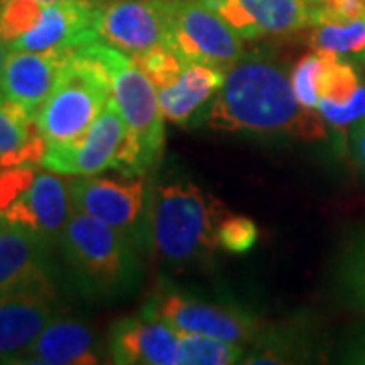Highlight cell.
Here are the masks:
<instances>
[{
	"instance_id": "6da1fadb",
	"label": "cell",
	"mask_w": 365,
	"mask_h": 365,
	"mask_svg": "<svg viewBox=\"0 0 365 365\" xmlns=\"http://www.w3.org/2000/svg\"><path fill=\"white\" fill-rule=\"evenodd\" d=\"M201 126L215 132L282 134L300 140H325L323 116L297 100L292 81L278 63L262 57H242L225 73Z\"/></svg>"
},
{
	"instance_id": "7a4b0ae2",
	"label": "cell",
	"mask_w": 365,
	"mask_h": 365,
	"mask_svg": "<svg viewBox=\"0 0 365 365\" xmlns=\"http://www.w3.org/2000/svg\"><path fill=\"white\" fill-rule=\"evenodd\" d=\"M227 215L217 197L189 179L160 182L150 197L153 248L175 268L209 260L220 248L217 232Z\"/></svg>"
},
{
	"instance_id": "3957f363",
	"label": "cell",
	"mask_w": 365,
	"mask_h": 365,
	"mask_svg": "<svg viewBox=\"0 0 365 365\" xmlns=\"http://www.w3.org/2000/svg\"><path fill=\"white\" fill-rule=\"evenodd\" d=\"M81 49L106 71L112 98L116 100L118 110L128 128L116 169L122 175L143 177L157 163L165 146V116L158 104L157 88L128 53L104 41H93Z\"/></svg>"
},
{
	"instance_id": "277c9868",
	"label": "cell",
	"mask_w": 365,
	"mask_h": 365,
	"mask_svg": "<svg viewBox=\"0 0 365 365\" xmlns=\"http://www.w3.org/2000/svg\"><path fill=\"white\" fill-rule=\"evenodd\" d=\"M59 246L76 282L90 297H118L138 282V248L122 232L88 213L73 209Z\"/></svg>"
},
{
	"instance_id": "5b68a950",
	"label": "cell",
	"mask_w": 365,
	"mask_h": 365,
	"mask_svg": "<svg viewBox=\"0 0 365 365\" xmlns=\"http://www.w3.org/2000/svg\"><path fill=\"white\" fill-rule=\"evenodd\" d=\"M110 96V79L102 66L81 47L73 49L35 116L45 146H59L79 138L104 110Z\"/></svg>"
},
{
	"instance_id": "8992f818",
	"label": "cell",
	"mask_w": 365,
	"mask_h": 365,
	"mask_svg": "<svg viewBox=\"0 0 365 365\" xmlns=\"http://www.w3.org/2000/svg\"><path fill=\"white\" fill-rule=\"evenodd\" d=\"M71 203L76 211L88 213L122 232L136 248L150 242V209H146L143 177H78L69 181Z\"/></svg>"
},
{
	"instance_id": "52a82bcc",
	"label": "cell",
	"mask_w": 365,
	"mask_h": 365,
	"mask_svg": "<svg viewBox=\"0 0 365 365\" xmlns=\"http://www.w3.org/2000/svg\"><path fill=\"white\" fill-rule=\"evenodd\" d=\"M170 49L227 71L244 57V39L203 0H175Z\"/></svg>"
},
{
	"instance_id": "ba28073f",
	"label": "cell",
	"mask_w": 365,
	"mask_h": 365,
	"mask_svg": "<svg viewBox=\"0 0 365 365\" xmlns=\"http://www.w3.org/2000/svg\"><path fill=\"white\" fill-rule=\"evenodd\" d=\"M143 314L173 327L179 333L205 335L237 343L256 339L262 333L260 321L246 311L189 299L173 290L155 292L153 299L144 304Z\"/></svg>"
},
{
	"instance_id": "9c48e42d",
	"label": "cell",
	"mask_w": 365,
	"mask_h": 365,
	"mask_svg": "<svg viewBox=\"0 0 365 365\" xmlns=\"http://www.w3.org/2000/svg\"><path fill=\"white\" fill-rule=\"evenodd\" d=\"M175 0H104L98 4V39L136 55L170 47Z\"/></svg>"
},
{
	"instance_id": "30bf717a",
	"label": "cell",
	"mask_w": 365,
	"mask_h": 365,
	"mask_svg": "<svg viewBox=\"0 0 365 365\" xmlns=\"http://www.w3.org/2000/svg\"><path fill=\"white\" fill-rule=\"evenodd\" d=\"M126 136L128 128L118 110L116 100L110 96L104 110L88 130L71 143L47 146L39 165L67 177H88L106 169H116Z\"/></svg>"
},
{
	"instance_id": "8fae6325",
	"label": "cell",
	"mask_w": 365,
	"mask_h": 365,
	"mask_svg": "<svg viewBox=\"0 0 365 365\" xmlns=\"http://www.w3.org/2000/svg\"><path fill=\"white\" fill-rule=\"evenodd\" d=\"M66 314L53 280L0 294V364L14 359L37 339L41 331Z\"/></svg>"
},
{
	"instance_id": "7c38bea8",
	"label": "cell",
	"mask_w": 365,
	"mask_h": 365,
	"mask_svg": "<svg viewBox=\"0 0 365 365\" xmlns=\"http://www.w3.org/2000/svg\"><path fill=\"white\" fill-rule=\"evenodd\" d=\"M242 39L290 35L313 26V0H203Z\"/></svg>"
},
{
	"instance_id": "4fadbf2b",
	"label": "cell",
	"mask_w": 365,
	"mask_h": 365,
	"mask_svg": "<svg viewBox=\"0 0 365 365\" xmlns=\"http://www.w3.org/2000/svg\"><path fill=\"white\" fill-rule=\"evenodd\" d=\"M73 215V203L69 182L57 173H39L31 185L2 211L6 222L25 225L43 235L51 246H59L69 217Z\"/></svg>"
},
{
	"instance_id": "5bb4252c",
	"label": "cell",
	"mask_w": 365,
	"mask_h": 365,
	"mask_svg": "<svg viewBox=\"0 0 365 365\" xmlns=\"http://www.w3.org/2000/svg\"><path fill=\"white\" fill-rule=\"evenodd\" d=\"M100 2L61 0L43 2L37 25L14 43L11 51H53L79 49L98 39L96 16Z\"/></svg>"
},
{
	"instance_id": "9a60e30c",
	"label": "cell",
	"mask_w": 365,
	"mask_h": 365,
	"mask_svg": "<svg viewBox=\"0 0 365 365\" xmlns=\"http://www.w3.org/2000/svg\"><path fill=\"white\" fill-rule=\"evenodd\" d=\"M179 341L181 333L157 319L124 317L108 333V355L118 365H179Z\"/></svg>"
},
{
	"instance_id": "2e32d148",
	"label": "cell",
	"mask_w": 365,
	"mask_h": 365,
	"mask_svg": "<svg viewBox=\"0 0 365 365\" xmlns=\"http://www.w3.org/2000/svg\"><path fill=\"white\" fill-rule=\"evenodd\" d=\"M73 49L53 51H11L0 81V91L23 106L31 116H37L39 108L55 88Z\"/></svg>"
},
{
	"instance_id": "e0dca14e",
	"label": "cell",
	"mask_w": 365,
	"mask_h": 365,
	"mask_svg": "<svg viewBox=\"0 0 365 365\" xmlns=\"http://www.w3.org/2000/svg\"><path fill=\"white\" fill-rule=\"evenodd\" d=\"M51 244L25 225L0 222V294L51 278Z\"/></svg>"
},
{
	"instance_id": "ac0fdd59",
	"label": "cell",
	"mask_w": 365,
	"mask_h": 365,
	"mask_svg": "<svg viewBox=\"0 0 365 365\" xmlns=\"http://www.w3.org/2000/svg\"><path fill=\"white\" fill-rule=\"evenodd\" d=\"M14 364L93 365L100 364V353L90 325L61 314L41 331L39 337L14 359Z\"/></svg>"
},
{
	"instance_id": "d6986e66",
	"label": "cell",
	"mask_w": 365,
	"mask_h": 365,
	"mask_svg": "<svg viewBox=\"0 0 365 365\" xmlns=\"http://www.w3.org/2000/svg\"><path fill=\"white\" fill-rule=\"evenodd\" d=\"M225 81V71L220 67L185 61L179 79L158 91V104L165 120L173 124H189L203 106L215 98Z\"/></svg>"
},
{
	"instance_id": "ffe728a7",
	"label": "cell",
	"mask_w": 365,
	"mask_h": 365,
	"mask_svg": "<svg viewBox=\"0 0 365 365\" xmlns=\"http://www.w3.org/2000/svg\"><path fill=\"white\" fill-rule=\"evenodd\" d=\"M45 148L35 116L0 91V169L41 163Z\"/></svg>"
},
{
	"instance_id": "44dd1931",
	"label": "cell",
	"mask_w": 365,
	"mask_h": 365,
	"mask_svg": "<svg viewBox=\"0 0 365 365\" xmlns=\"http://www.w3.org/2000/svg\"><path fill=\"white\" fill-rule=\"evenodd\" d=\"M246 353L237 341L181 333L179 365H232L244 364Z\"/></svg>"
},
{
	"instance_id": "7402d4cb",
	"label": "cell",
	"mask_w": 365,
	"mask_h": 365,
	"mask_svg": "<svg viewBox=\"0 0 365 365\" xmlns=\"http://www.w3.org/2000/svg\"><path fill=\"white\" fill-rule=\"evenodd\" d=\"M309 43L314 51H331L337 55H364L365 16L347 23H317Z\"/></svg>"
},
{
	"instance_id": "603a6c76",
	"label": "cell",
	"mask_w": 365,
	"mask_h": 365,
	"mask_svg": "<svg viewBox=\"0 0 365 365\" xmlns=\"http://www.w3.org/2000/svg\"><path fill=\"white\" fill-rule=\"evenodd\" d=\"M323 53V69H321V79H319V98L333 104L349 102L357 90L364 86L357 69L347 61H341L337 53Z\"/></svg>"
},
{
	"instance_id": "cb8c5ba5",
	"label": "cell",
	"mask_w": 365,
	"mask_h": 365,
	"mask_svg": "<svg viewBox=\"0 0 365 365\" xmlns=\"http://www.w3.org/2000/svg\"><path fill=\"white\" fill-rule=\"evenodd\" d=\"M339 282L347 302L365 313V232L345 250L339 266Z\"/></svg>"
},
{
	"instance_id": "d4e9b609",
	"label": "cell",
	"mask_w": 365,
	"mask_h": 365,
	"mask_svg": "<svg viewBox=\"0 0 365 365\" xmlns=\"http://www.w3.org/2000/svg\"><path fill=\"white\" fill-rule=\"evenodd\" d=\"M132 59L155 83L157 90L173 86L185 67V59L177 51H173L170 47H158V49H150V51L136 53V55H132Z\"/></svg>"
},
{
	"instance_id": "484cf974",
	"label": "cell",
	"mask_w": 365,
	"mask_h": 365,
	"mask_svg": "<svg viewBox=\"0 0 365 365\" xmlns=\"http://www.w3.org/2000/svg\"><path fill=\"white\" fill-rule=\"evenodd\" d=\"M321 69H323V53L314 51L304 55L299 63L292 69V90L300 104L304 108L317 110L319 104V79H321Z\"/></svg>"
},
{
	"instance_id": "4316f807",
	"label": "cell",
	"mask_w": 365,
	"mask_h": 365,
	"mask_svg": "<svg viewBox=\"0 0 365 365\" xmlns=\"http://www.w3.org/2000/svg\"><path fill=\"white\" fill-rule=\"evenodd\" d=\"M220 248L232 254H246L258 244V225L246 215H227L220 225Z\"/></svg>"
},
{
	"instance_id": "83f0119b",
	"label": "cell",
	"mask_w": 365,
	"mask_h": 365,
	"mask_svg": "<svg viewBox=\"0 0 365 365\" xmlns=\"http://www.w3.org/2000/svg\"><path fill=\"white\" fill-rule=\"evenodd\" d=\"M317 112L323 116L327 126H331L333 130H347L349 126H355L359 120L365 118V86H361L357 93L345 104H333L327 100H319Z\"/></svg>"
},
{
	"instance_id": "f1b7e54d",
	"label": "cell",
	"mask_w": 365,
	"mask_h": 365,
	"mask_svg": "<svg viewBox=\"0 0 365 365\" xmlns=\"http://www.w3.org/2000/svg\"><path fill=\"white\" fill-rule=\"evenodd\" d=\"M317 23H347L365 16V0H313Z\"/></svg>"
},
{
	"instance_id": "f546056e",
	"label": "cell",
	"mask_w": 365,
	"mask_h": 365,
	"mask_svg": "<svg viewBox=\"0 0 365 365\" xmlns=\"http://www.w3.org/2000/svg\"><path fill=\"white\" fill-rule=\"evenodd\" d=\"M351 157L355 167L365 177V118L351 128Z\"/></svg>"
},
{
	"instance_id": "4dcf8cb0",
	"label": "cell",
	"mask_w": 365,
	"mask_h": 365,
	"mask_svg": "<svg viewBox=\"0 0 365 365\" xmlns=\"http://www.w3.org/2000/svg\"><path fill=\"white\" fill-rule=\"evenodd\" d=\"M343 361L365 365V333L349 343V347L343 351Z\"/></svg>"
},
{
	"instance_id": "1f68e13d",
	"label": "cell",
	"mask_w": 365,
	"mask_h": 365,
	"mask_svg": "<svg viewBox=\"0 0 365 365\" xmlns=\"http://www.w3.org/2000/svg\"><path fill=\"white\" fill-rule=\"evenodd\" d=\"M6 55H9V47L0 39V81H2V73H4V66H6Z\"/></svg>"
},
{
	"instance_id": "d6a6232c",
	"label": "cell",
	"mask_w": 365,
	"mask_h": 365,
	"mask_svg": "<svg viewBox=\"0 0 365 365\" xmlns=\"http://www.w3.org/2000/svg\"><path fill=\"white\" fill-rule=\"evenodd\" d=\"M39 2H61V0H39ZM86 2H104V0H86Z\"/></svg>"
},
{
	"instance_id": "836d02e7",
	"label": "cell",
	"mask_w": 365,
	"mask_h": 365,
	"mask_svg": "<svg viewBox=\"0 0 365 365\" xmlns=\"http://www.w3.org/2000/svg\"><path fill=\"white\" fill-rule=\"evenodd\" d=\"M0 222H2V211H0Z\"/></svg>"
}]
</instances>
